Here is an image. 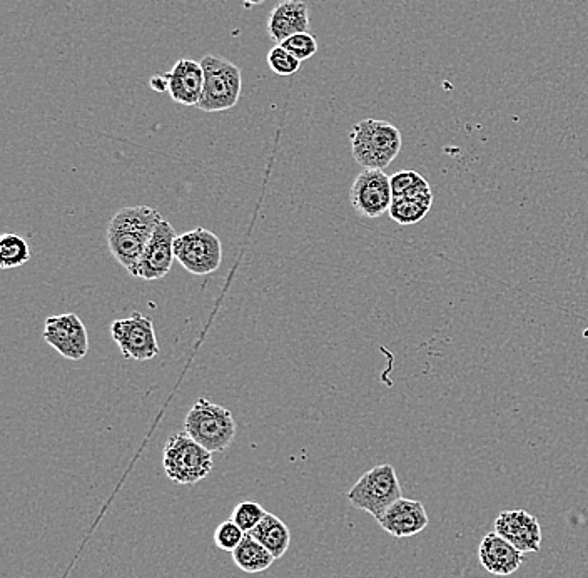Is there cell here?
Instances as JSON below:
<instances>
[{
    "label": "cell",
    "instance_id": "cell-1",
    "mask_svg": "<svg viewBox=\"0 0 588 578\" xmlns=\"http://www.w3.org/2000/svg\"><path fill=\"white\" fill-rule=\"evenodd\" d=\"M163 216L149 206L119 209L107 226V246L117 263L131 273Z\"/></svg>",
    "mask_w": 588,
    "mask_h": 578
},
{
    "label": "cell",
    "instance_id": "cell-2",
    "mask_svg": "<svg viewBox=\"0 0 588 578\" xmlns=\"http://www.w3.org/2000/svg\"><path fill=\"white\" fill-rule=\"evenodd\" d=\"M351 153L363 169L388 168L400 154L403 139L398 127L380 119H365L350 132Z\"/></svg>",
    "mask_w": 588,
    "mask_h": 578
},
{
    "label": "cell",
    "instance_id": "cell-3",
    "mask_svg": "<svg viewBox=\"0 0 588 578\" xmlns=\"http://www.w3.org/2000/svg\"><path fill=\"white\" fill-rule=\"evenodd\" d=\"M163 465L171 482L196 485L213 472V452L196 442L188 431H178L166 442Z\"/></svg>",
    "mask_w": 588,
    "mask_h": 578
},
{
    "label": "cell",
    "instance_id": "cell-4",
    "mask_svg": "<svg viewBox=\"0 0 588 578\" xmlns=\"http://www.w3.org/2000/svg\"><path fill=\"white\" fill-rule=\"evenodd\" d=\"M184 430L209 452L221 453L231 447L236 437L233 413L206 398H199L188 411Z\"/></svg>",
    "mask_w": 588,
    "mask_h": 578
},
{
    "label": "cell",
    "instance_id": "cell-5",
    "mask_svg": "<svg viewBox=\"0 0 588 578\" xmlns=\"http://www.w3.org/2000/svg\"><path fill=\"white\" fill-rule=\"evenodd\" d=\"M204 71L203 96L198 109L203 112H223L238 104L243 76L236 64L221 56L208 54L201 59Z\"/></svg>",
    "mask_w": 588,
    "mask_h": 578
},
{
    "label": "cell",
    "instance_id": "cell-6",
    "mask_svg": "<svg viewBox=\"0 0 588 578\" xmlns=\"http://www.w3.org/2000/svg\"><path fill=\"white\" fill-rule=\"evenodd\" d=\"M346 498L353 507L370 513L378 522L383 513L401 498V485L395 468L390 463L371 468L346 493Z\"/></svg>",
    "mask_w": 588,
    "mask_h": 578
},
{
    "label": "cell",
    "instance_id": "cell-7",
    "mask_svg": "<svg viewBox=\"0 0 588 578\" xmlns=\"http://www.w3.org/2000/svg\"><path fill=\"white\" fill-rule=\"evenodd\" d=\"M174 258L188 273L208 276L223 263V244L213 231L196 228L176 238Z\"/></svg>",
    "mask_w": 588,
    "mask_h": 578
},
{
    "label": "cell",
    "instance_id": "cell-8",
    "mask_svg": "<svg viewBox=\"0 0 588 578\" xmlns=\"http://www.w3.org/2000/svg\"><path fill=\"white\" fill-rule=\"evenodd\" d=\"M111 336L126 360L147 361L159 355L153 320L141 313L114 321Z\"/></svg>",
    "mask_w": 588,
    "mask_h": 578
},
{
    "label": "cell",
    "instance_id": "cell-9",
    "mask_svg": "<svg viewBox=\"0 0 588 578\" xmlns=\"http://www.w3.org/2000/svg\"><path fill=\"white\" fill-rule=\"evenodd\" d=\"M350 203L363 218H381L393 203L390 176L381 169H363L351 186Z\"/></svg>",
    "mask_w": 588,
    "mask_h": 578
},
{
    "label": "cell",
    "instance_id": "cell-10",
    "mask_svg": "<svg viewBox=\"0 0 588 578\" xmlns=\"http://www.w3.org/2000/svg\"><path fill=\"white\" fill-rule=\"evenodd\" d=\"M44 340L66 360L79 361L89 351V335L86 325L74 313L49 316L44 325Z\"/></svg>",
    "mask_w": 588,
    "mask_h": 578
},
{
    "label": "cell",
    "instance_id": "cell-11",
    "mask_svg": "<svg viewBox=\"0 0 588 578\" xmlns=\"http://www.w3.org/2000/svg\"><path fill=\"white\" fill-rule=\"evenodd\" d=\"M176 238H178V234H176L173 224L163 219L154 231L153 238L149 239L136 268L132 269V276L146 279V281L163 279L173 266Z\"/></svg>",
    "mask_w": 588,
    "mask_h": 578
},
{
    "label": "cell",
    "instance_id": "cell-12",
    "mask_svg": "<svg viewBox=\"0 0 588 578\" xmlns=\"http://www.w3.org/2000/svg\"><path fill=\"white\" fill-rule=\"evenodd\" d=\"M495 532L522 553L538 552L542 548V527L537 518L525 510L498 513Z\"/></svg>",
    "mask_w": 588,
    "mask_h": 578
},
{
    "label": "cell",
    "instance_id": "cell-13",
    "mask_svg": "<svg viewBox=\"0 0 588 578\" xmlns=\"http://www.w3.org/2000/svg\"><path fill=\"white\" fill-rule=\"evenodd\" d=\"M378 523L386 533H390L393 537L408 538L423 532L428 527L430 518H428L423 503L401 497L383 513V517L378 520Z\"/></svg>",
    "mask_w": 588,
    "mask_h": 578
},
{
    "label": "cell",
    "instance_id": "cell-14",
    "mask_svg": "<svg viewBox=\"0 0 588 578\" xmlns=\"http://www.w3.org/2000/svg\"><path fill=\"white\" fill-rule=\"evenodd\" d=\"M478 558L482 567L497 577L512 575L523 563V553L497 532L488 533L483 537L478 548Z\"/></svg>",
    "mask_w": 588,
    "mask_h": 578
},
{
    "label": "cell",
    "instance_id": "cell-15",
    "mask_svg": "<svg viewBox=\"0 0 588 578\" xmlns=\"http://www.w3.org/2000/svg\"><path fill=\"white\" fill-rule=\"evenodd\" d=\"M310 9L303 0H283L274 7L268 19V36L274 42L286 41L300 32H310Z\"/></svg>",
    "mask_w": 588,
    "mask_h": 578
},
{
    "label": "cell",
    "instance_id": "cell-16",
    "mask_svg": "<svg viewBox=\"0 0 588 578\" xmlns=\"http://www.w3.org/2000/svg\"><path fill=\"white\" fill-rule=\"evenodd\" d=\"M204 71L201 62L181 59L169 71V96L183 106H198L203 96Z\"/></svg>",
    "mask_w": 588,
    "mask_h": 578
},
{
    "label": "cell",
    "instance_id": "cell-17",
    "mask_svg": "<svg viewBox=\"0 0 588 578\" xmlns=\"http://www.w3.org/2000/svg\"><path fill=\"white\" fill-rule=\"evenodd\" d=\"M433 206V193L430 189H425L421 193L411 194V196H401L393 198L391 203L390 218L401 226H411V224L420 223L430 213Z\"/></svg>",
    "mask_w": 588,
    "mask_h": 578
},
{
    "label": "cell",
    "instance_id": "cell-18",
    "mask_svg": "<svg viewBox=\"0 0 588 578\" xmlns=\"http://www.w3.org/2000/svg\"><path fill=\"white\" fill-rule=\"evenodd\" d=\"M249 533L261 545L268 548L276 560L284 557L288 552L289 545H291V532H289L288 525L283 520H279L273 513H268L263 518V522L259 523L258 527Z\"/></svg>",
    "mask_w": 588,
    "mask_h": 578
},
{
    "label": "cell",
    "instance_id": "cell-19",
    "mask_svg": "<svg viewBox=\"0 0 588 578\" xmlns=\"http://www.w3.org/2000/svg\"><path fill=\"white\" fill-rule=\"evenodd\" d=\"M233 560L239 570L246 573H261L273 565L276 558L268 548L261 545L251 533H246L243 542L233 552Z\"/></svg>",
    "mask_w": 588,
    "mask_h": 578
},
{
    "label": "cell",
    "instance_id": "cell-20",
    "mask_svg": "<svg viewBox=\"0 0 588 578\" xmlns=\"http://www.w3.org/2000/svg\"><path fill=\"white\" fill-rule=\"evenodd\" d=\"M31 248L21 234H4L0 238V268H21L29 263Z\"/></svg>",
    "mask_w": 588,
    "mask_h": 578
},
{
    "label": "cell",
    "instance_id": "cell-21",
    "mask_svg": "<svg viewBox=\"0 0 588 578\" xmlns=\"http://www.w3.org/2000/svg\"><path fill=\"white\" fill-rule=\"evenodd\" d=\"M425 189H430V184L420 173H416L413 169H405V171H400V173L391 176L393 198L411 196V194L421 193Z\"/></svg>",
    "mask_w": 588,
    "mask_h": 578
},
{
    "label": "cell",
    "instance_id": "cell-22",
    "mask_svg": "<svg viewBox=\"0 0 588 578\" xmlns=\"http://www.w3.org/2000/svg\"><path fill=\"white\" fill-rule=\"evenodd\" d=\"M268 67L278 76H294L300 71L301 61H298L291 52L286 51L281 44L274 46L266 56Z\"/></svg>",
    "mask_w": 588,
    "mask_h": 578
},
{
    "label": "cell",
    "instance_id": "cell-23",
    "mask_svg": "<svg viewBox=\"0 0 588 578\" xmlns=\"http://www.w3.org/2000/svg\"><path fill=\"white\" fill-rule=\"evenodd\" d=\"M266 515H268V512L259 503L246 500V502H241L236 505L231 520L238 523L244 532L249 533L258 527L259 523L263 522V518Z\"/></svg>",
    "mask_w": 588,
    "mask_h": 578
},
{
    "label": "cell",
    "instance_id": "cell-24",
    "mask_svg": "<svg viewBox=\"0 0 588 578\" xmlns=\"http://www.w3.org/2000/svg\"><path fill=\"white\" fill-rule=\"evenodd\" d=\"M286 51L291 52L298 61H308L318 52V41L311 32H300L281 42Z\"/></svg>",
    "mask_w": 588,
    "mask_h": 578
},
{
    "label": "cell",
    "instance_id": "cell-25",
    "mask_svg": "<svg viewBox=\"0 0 588 578\" xmlns=\"http://www.w3.org/2000/svg\"><path fill=\"white\" fill-rule=\"evenodd\" d=\"M244 535H246V532L239 527L238 523L233 522V520H226L216 528L214 543L223 552L233 553L238 548L239 543L243 542Z\"/></svg>",
    "mask_w": 588,
    "mask_h": 578
},
{
    "label": "cell",
    "instance_id": "cell-26",
    "mask_svg": "<svg viewBox=\"0 0 588 578\" xmlns=\"http://www.w3.org/2000/svg\"><path fill=\"white\" fill-rule=\"evenodd\" d=\"M149 86L156 92H169V72H166V74H154L149 79Z\"/></svg>",
    "mask_w": 588,
    "mask_h": 578
},
{
    "label": "cell",
    "instance_id": "cell-27",
    "mask_svg": "<svg viewBox=\"0 0 588 578\" xmlns=\"http://www.w3.org/2000/svg\"><path fill=\"white\" fill-rule=\"evenodd\" d=\"M266 0H244V7L251 9V7L261 6Z\"/></svg>",
    "mask_w": 588,
    "mask_h": 578
}]
</instances>
